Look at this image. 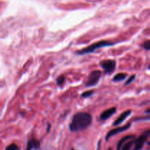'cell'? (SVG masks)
<instances>
[{"instance_id":"obj_3","label":"cell","mask_w":150,"mask_h":150,"mask_svg":"<svg viewBox=\"0 0 150 150\" xmlns=\"http://www.w3.org/2000/svg\"><path fill=\"white\" fill-rule=\"evenodd\" d=\"M101 76V71H93L90 73L89 77H88L87 82L86 83V87H92L94 85H97L99 82Z\"/></svg>"},{"instance_id":"obj_9","label":"cell","mask_w":150,"mask_h":150,"mask_svg":"<svg viewBox=\"0 0 150 150\" xmlns=\"http://www.w3.org/2000/svg\"><path fill=\"white\" fill-rule=\"evenodd\" d=\"M116 112H117V108L116 107H111V108H109L100 114V118L101 120H107L110 117H111Z\"/></svg>"},{"instance_id":"obj_10","label":"cell","mask_w":150,"mask_h":150,"mask_svg":"<svg viewBox=\"0 0 150 150\" xmlns=\"http://www.w3.org/2000/svg\"><path fill=\"white\" fill-rule=\"evenodd\" d=\"M134 138H135V135H127V136H125V137H124L123 138H122V139L120 141V142H119L118 145H117V150L121 149L122 146L123 144L126 142V141H129V140L133 139Z\"/></svg>"},{"instance_id":"obj_1","label":"cell","mask_w":150,"mask_h":150,"mask_svg":"<svg viewBox=\"0 0 150 150\" xmlns=\"http://www.w3.org/2000/svg\"><path fill=\"white\" fill-rule=\"evenodd\" d=\"M92 117L89 113L85 112H80L74 115L69 128L71 132H79L85 130L92 124Z\"/></svg>"},{"instance_id":"obj_8","label":"cell","mask_w":150,"mask_h":150,"mask_svg":"<svg viewBox=\"0 0 150 150\" xmlns=\"http://www.w3.org/2000/svg\"><path fill=\"white\" fill-rule=\"evenodd\" d=\"M40 147V143L39 141L36 140L35 138H32L27 143V146H26V150H32L34 149H39Z\"/></svg>"},{"instance_id":"obj_11","label":"cell","mask_w":150,"mask_h":150,"mask_svg":"<svg viewBox=\"0 0 150 150\" xmlns=\"http://www.w3.org/2000/svg\"><path fill=\"white\" fill-rule=\"evenodd\" d=\"M133 144H134V141H133V139L129 140V141H126V142L122 146L121 149L120 150H130Z\"/></svg>"},{"instance_id":"obj_12","label":"cell","mask_w":150,"mask_h":150,"mask_svg":"<svg viewBox=\"0 0 150 150\" xmlns=\"http://www.w3.org/2000/svg\"><path fill=\"white\" fill-rule=\"evenodd\" d=\"M126 77H127V74H126L119 73V74H117L114 76L113 80H114V82H119V81L124 80Z\"/></svg>"},{"instance_id":"obj_5","label":"cell","mask_w":150,"mask_h":150,"mask_svg":"<svg viewBox=\"0 0 150 150\" xmlns=\"http://www.w3.org/2000/svg\"><path fill=\"white\" fill-rule=\"evenodd\" d=\"M100 66L105 71V74H111L116 68V62L113 60H105L101 61Z\"/></svg>"},{"instance_id":"obj_17","label":"cell","mask_w":150,"mask_h":150,"mask_svg":"<svg viewBox=\"0 0 150 150\" xmlns=\"http://www.w3.org/2000/svg\"><path fill=\"white\" fill-rule=\"evenodd\" d=\"M135 78H136V75H135V74H133V75H132V76H130V78H129V79H127V82H125V85H129V84H130V83H131V82H133V80H134V79H135Z\"/></svg>"},{"instance_id":"obj_4","label":"cell","mask_w":150,"mask_h":150,"mask_svg":"<svg viewBox=\"0 0 150 150\" xmlns=\"http://www.w3.org/2000/svg\"><path fill=\"white\" fill-rule=\"evenodd\" d=\"M150 135V130L148 129L146 132H144L140 137H139L138 139H136V141H134V150H141L143 148L144 145V143L146 142V140L148 139Z\"/></svg>"},{"instance_id":"obj_2","label":"cell","mask_w":150,"mask_h":150,"mask_svg":"<svg viewBox=\"0 0 150 150\" xmlns=\"http://www.w3.org/2000/svg\"><path fill=\"white\" fill-rule=\"evenodd\" d=\"M113 45H114V42H111V41H98V42L95 43V44H91V45H89V46L86 47V48H84L83 49L77 51H76V54H81V55L90 54V53L94 52V51H96L97 49H99L103 48V47L111 46Z\"/></svg>"},{"instance_id":"obj_16","label":"cell","mask_w":150,"mask_h":150,"mask_svg":"<svg viewBox=\"0 0 150 150\" xmlns=\"http://www.w3.org/2000/svg\"><path fill=\"white\" fill-rule=\"evenodd\" d=\"M142 46L146 50L149 51L150 49V41L149 40H147V41H145L143 44H142Z\"/></svg>"},{"instance_id":"obj_7","label":"cell","mask_w":150,"mask_h":150,"mask_svg":"<svg viewBox=\"0 0 150 150\" xmlns=\"http://www.w3.org/2000/svg\"><path fill=\"white\" fill-rule=\"evenodd\" d=\"M132 113V111L130 110H125V112H123L118 118H117V120H115V121L114 122L113 125L114 126H117V125H120V124L122 123L129 116H130V114Z\"/></svg>"},{"instance_id":"obj_13","label":"cell","mask_w":150,"mask_h":150,"mask_svg":"<svg viewBox=\"0 0 150 150\" xmlns=\"http://www.w3.org/2000/svg\"><path fill=\"white\" fill-rule=\"evenodd\" d=\"M64 82H65V76L64 75H61L57 79V83L59 86L62 85L64 83Z\"/></svg>"},{"instance_id":"obj_18","label":"cell","mask_w":150,"mask_h":150,"mask_svg":"<svg viewBox=\"0 0 150 150\" xmlns=\"http://www.w3.org/2000/svg\"><path fill=\"white\" fill-rule=\"evenodd\" d=\"M108 150H112V149H111V148H109L108 149Z\"/></svg>"},{"instance_id":"obj_19","label":"cell","mask_w":150,"mask_h":150,"mask_svg":"<svg viewBox=\"0 0 150 150\" xmlns=\"http://www.w3.org/2000/svg\"><path fill=\"white\" fill-rule=\"evenodd\" d=\"M71 150H74V149H72Z\"/></svg>"},{"instance_id":"obj_6","label":"cell","mask_w":150,"mask_h":150,"mask_svg":"<svg viewBox=\"0 0 150 150\" xmlns=\"http://www.w3.org/2000/svg\"><path fill=\"white\" fill-rule=\"evenodd\" d=\"M130 125H131V124L129 123V124H127L125 125V126H120V127H117V128H115V129H111V131H109V132H108L106 137H105V139H106V141H108V138H111V137L114 136V135H117V134H119V133H120V132H124V131L128 129L129 128H130Z\"/></svg>"},{"instance_id":"obj_14","label":"cell","mask_w":150,"mask_h":150,"mask_svg":"<svg viewBox=\"0 0 150 150\" xmlns=\"http://www.w3.org/2000/svg\"><path fill=\"white\" fill-rule=\"evenodd\" d=\"M5 150H20V149H19V147L16 144H11L9 146H7Z\"/></svg>"},{"instance_id":"obj_15","label":"cell","mask_w":150,"mask_h":150,"mask_svg":"<svg viewBox=\"0 0 150 150\" xmlns=\"http://www.w3.org/2000/svg\"><path fill=\"white\" fill-rule=\"evenodd\" d=\"M93 94H94V91H87L83 92V94H82L81 96L83 97V98H87V97H89L90 96H92Z\"/></svg>"}]
</instances>
